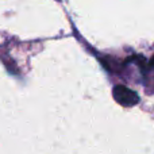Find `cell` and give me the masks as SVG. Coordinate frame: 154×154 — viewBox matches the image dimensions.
<instances>
[{"instance_id": "cell-1", "label": "cell", "mask_w": 154, "mask_h": 154, "mask_svg": "<svg viewBox=\"0 0 154 154\" xmlns=\"http://www.w3.org/2000/svg\"><path fill=\"white\" fill-rule=\"evenodd\" d=\"M114 99L123 107H133L135 104H138L139 101V96L137 92H134L133 89L125 87V85H116L114 87L112 91Z\"/></svg>"}]
</instances>
